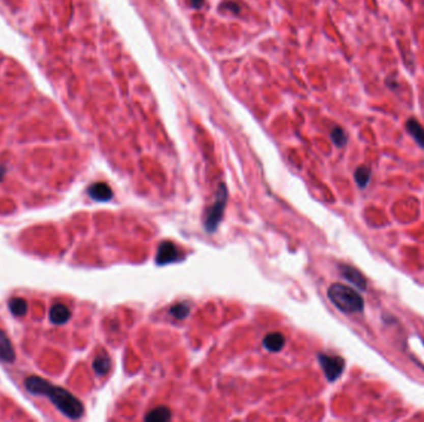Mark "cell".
Segmentation results:
<instances>
[{
	"instance_id": "obj_6",
	"label": "cell",
	"mask_w": 424,
	"mask_h": 422,
	"mask_svg": "<svg viewBox=\"0 0 424 422\" xmlns=\"http://www.w3.org/2000/svg\"><path fill=\"white\" fill-rule=\"evenodd\" d=\"M340 272L341 275L344 276V279H346L347 281L351 282L354 286H356L358 290L366 291L367 290V280L365 276L362 275V273L360 270H357L356 267L350 266V265H340Z\"/></svg>"
},
{
	"instance_id": "obj_17",
	"label": "cell",
	"mask_w": 424,
	"mask_h": 422,
	"mask_svg": "<svg viewBox=\"0 0 424 422\" xmlns=\"http://www.w3.org/2000/svg\"><path fill=\"white\" fill-rule=\"evenodd\" d=\"M10 310L15 315H22L26 311V304L21 298H14L10 301Z\"/></svg>"
},
{
	"instance_id": "obj_13",
	"label": "cell",
	"mask_w": 424,
	"mask_h": 422,
	"mask_svg": "<svg viewBox=\"0 0 424 422\" xmlns=\"http://www.w3.org/2000/svg\"><path fill=\"white\" fill-rule=\"evenodd\" d=\"M0 359L5 361H11L14 359V350L7 336L0 330Z\"/></svg>"
},
{
	"instance_id": "obj_2",
	"label": "cell",
	"mask_w": 424,
	"mask_h": 422,
	"mask_svg": "<svg viewBox=\"0 0 424 422\" xmlns=\"http://www.w3.org/2000/svg\"><path fill=\"white\" fill-rule=\"evenodd\" d=\"M328 296L338 310L347 315L362 312L365 309L362 296L344 284H332L328 290Z\"/></svg>"
},
{
	"instance_id": "obj_3",
	"label": "cell",
	"mask_w": 424,
	"mask_h": 422,
	"mask_svg": "<svg viewBox=\"0 0 424 422\" xmlns=\"http://www.w3.org/2000/svg\"><path fill=\"white\" fill-rule=\"evenodd\" d=\"M227 195H229V192H227L226 186L221 184L212 206L205 212L204 216V227L209 233L215 232L218 225H220L222 217H223L224 208H226Z\"/></svg>"
},
{
	"instance_id": "obj_1",
	"label": "cell",
	"mask_w": 424,
	"mask_h": 422,
	"mask_svg": "<svg viewBox=\"0 0 424 422\" xmlns=\"http://www.w3.org/2000/svg\"><path fill=\"white\" fill-rule=\"evenodd\" d=\"M25 385H26V389L33 394L47 396L60 411L64 412L68 417L78 418L83 413V406L79 403L78 399H76L75 396L70 394L65 389H61L59 386H52L51 384L46 383L40 378H35V376H31V378L27 379Z\"/></svg>"
},
{
	"instance_id": "obj_8",
	"label": "cell",
	"mask_w": 424,
	"mask_h": 422,
	"mask_svg": "<svg viewBox=\"0 0 424 422\" xmlns=\"http://www.w3.org/2000/svg\"><path fill=\"white\" fill-rule=\"evenodd\" d=\"M406 129L409 133V135L414 139L415 142L424 149V128L419 124L417 119L411 118L406 123Z\"/></svg>"
},
{
	"instance_id": "obj_14",
	"label": "cell",
	"mask_w": 424,
	"mask_h": 422,
	"mask_svg": "<svg viewBox=\"0 0 424 422\" xmlns=\"http://www.w3.org/2000/svg\"><path fill=\"white\" fill-rule=\"evenodd\" d=\"M371 169L366 165L357 167L356 171H355V181H356L358 187L365 188L369 185L370 179H371Z\"/></svg>"
},
{
	"instance_id": "obj_7",
	"label": "cell",
	"mask_w": 424,
	"mask_h": 422,
	"mask_svg": "<svg viewBox=\"0 0 424 422\" xmlns=\"http://www.w3.org/2000/svg\"><path fill=\"white\" fill-rule=\"evenodd\" d=\"M88 195L91 198L98 202H107L113 197V192L110 187L103 182H97L88 188Z\"/></svg>"
},
{
	"instance_id": "obj_4",
	"label": "cell",
	"mask_w": 424,
	"mask_h": 422,
	"mask_svg": "<svg viewBox=\"0 0 424 422\" xmlns=\"http://www.w3.org/2000/svg\"><path fill=\"white\" fill-rule=\"evenodd\" d=\"M318 359L320 367L323 368L324 374H325L326 379H328L330 383L340 378L344 369H345V360L338 355L319 354Z\"/></svg>"
},
{
	"instance_id": "obj_18",
	"label": "cell",
	"mask_w": 424,
	"mask_h": 422,
	"mask_svg": "<svg viewBox=\"0 0 424 422\" xmlns=\"http://www.w3.org/2000/svg\"><path fill=\"white\" fill-rule=\"evenodd\" d=\"M190 5L193 9H200L204 5V0H190Z\"/></svg>"
},
{
	"instance_id": "obj_11",
	"label": "cell",
	"mask_w": 424,
	"mask_h": 422,
	"mask_svg": "<svg viewBox=\"0 0 424 422\" xmlns=\"http://www.w3.org/2000/svg\"><path fill=\"white\" fill-rule=\"evenodd\" d=\"M71 312L65 305L58 304L50 311V319L53 323H65L70 318Z\"/></svg>"
},
{
	"instance_id": "obj_10",
	"label": "cell",
	"mask_w": 424,
	"mask_h": 422,
	"mask_svg": "<svg viewBox=\"0 0 424 422\" xmlns=\"http://www.w3.org/2000/svg\"><path fill=\"white\" fill-rule=\"evenodd\" d=\"M172 418V411L166 406H158L150 410L145 416V421L150 422H166Z\"/></svg>"
},
{
	"instance_id": "obj_5",
	"label": "cell",
	"mask_w": 424,
	"mask_h": 422,
	"mask_svg": "<svg viewBox=\"0 0 424 422\" xmlns=\"http://www.w3.org/2000/svg\"><path fill=\"white\" fill-rule=\"evenodd\" d=\"M181 260L180 250L172 242H163L159 245L158 253L155 256V263L158 265H166L170 263H176Z\"/></svg>"
},
{
	"instance_id": "obj_12",
	"label": "cell",
	"mask_w": 424,
	"mask_h": 422,
	"mask_svg": "<svg viewBox=\"0 0 424 422\" xmlns=\"http://www.w3.org/2000/svg\"><path fill=\"white\" fill-rule=\"evenodd\" d=\"M110 367H112V364H110V358L106 353L99 354L95 359V361H93V369H95V372L98 375L107 374L110 370Z\"/></svg>"
},
{
	"instance_id": "obj_15",
	"label": "cell",
	"mask_w": 424,
	"mask_h": 422,
	"mask_svg": "<svg viewBox=\"0 0 424 422\" xmlns=\"http://www.w3.org/2000/svg\"><path fill=\"white\" fill-rule=\"evenodd\" d=\"M331 140L337 147H343L347 142L346 133L344 132V129H341L340 127L334 128L331 132Z\"/></svg>"
},
{
	"instance_id": "obj_9",
	"label": "cell",
	"mask_w": 424,
	"mask_h": 422,
	"mask_svg": "<svg viewBox=\"0 0 424 422\" xmlns=\"http://www.w3.org/2000/svg\"><path fill=\"white\" fill-rule=\"evenodd\" d=\"M284 343H286V338L279 332L269 333L263 339V346L270 350V352L274 353L281 350V348L284 347Z\"/></svg>"
},
{
	"instance_id": "obj_16",
	"label": "cell",
	"mask_w": 424,
	"mask_h": 422,
	"mask_svg": "<svg viewBox=\"0 0 424 422\" xmlns=\"http://www.w3.org/2000/svg\"><path fill=\"white\" fill-rule=\"evenodd\" d=\"M170 313L178 319H183L189 316L190 306L187 304H178L170 309Z\"/></svg>"
}]
</instances>
